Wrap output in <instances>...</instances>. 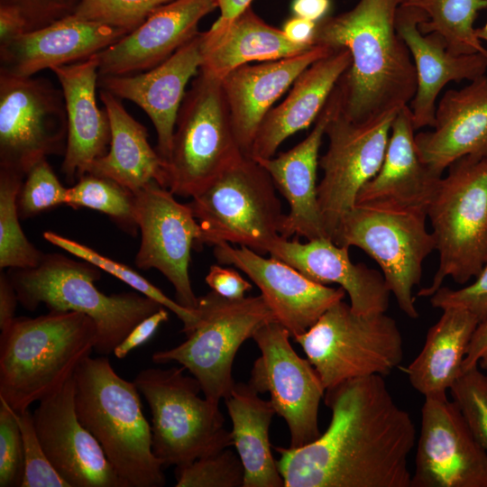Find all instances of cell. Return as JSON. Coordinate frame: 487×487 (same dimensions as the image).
Wrapping results in <instances>:
<instances>
[{
    "instance_id": "f907efd6",
    "label": "cell",
    "mask_w": 487,
    "mask_h": 487,
    "mask_svg": "<svg viewBox=\"0 0 487 487\" xmlns=\"http://www.w3.org/2000/svg\"><path fill=\"white\" fill-rule=\"evenodd\" d=\"M19 303L16 290L7 273H0V329H7L14 320L16 305Z\"/></svg>"
},
{
    "instance_id": "e575fe53",
    "label": "cell",
    "mask_w": 487,
    "mask_h": 487,
    "mask_svg": "<svg viewBox=\"0 0 487 487\" xmlns=\"http://www.w3.org/2000/svg\"><path fill=\"white\" fill-rule=\"evenodd\" d=\"M402 4L426 14L427 19L418 24L420 32L438 34L452 54L480 53L487 58V49L473 26L479 12L487 9V0H404Z\"/></svg>"
},
{
    "instance_id": "7bdbcfd3",
    "label": "cell",
    "mask_w": 487,
    "mask_h": 487,
    "mask_svg": "<svg viewBox=\"0 0 487 487\" xmlns=\"http://www.w3.org/2000/svg\"><path fill=\"white\" fill-rule=\"evenodd\" d=\"M23 443L24 470L21 487H70L47 457L36 433L32 413L14 412Z\"/></svg>"
},
{
    "instance_id": "ac0fdd59",
    "label": "cell",
    "mask_w": 487,
    "mask_h": 487,
    "mask_svg": "<svg viewBox=\"0 0 487 487\" xmlns=\"http://www.w3.org/2000/svg\"><path fill=\"white\" fill-rule=\"evenodd\" d=\"M221 264L234 265L259 288L275 320L291 337L306 332L334 304L343 300L345 290L315 282L283 261L266 258L252 249L229 243L214 245Z\"/></svg>"
},
{
    "instance_id": "e0dca14e",
    "label": "cell",
    "mask_w": 487,
    "mask_h": 487,
    "mask_svg": "<svg viewBox=\"0 0 487 487\" xmlns=\"http://www.w3.org/2000/svg\"><path fill=\"white\" fill-rule=\"evenodd\" d=\"M411 487H487V453L454 400L425 398Z\"/></svg>"
},
{
    "instance_id": "2e32d148",
    "label": "cell",
    "mask_w": 487,
    "mask_h": 487,
    "mask_svg": "<svg viewBox=\"0 0 487 487\" xmlns=\"http://www.w3.org/2000/svg\"><path fill=\"white\" fill-rule=\"evenodd\" d=\"M135 217L141 244L135 256L139 269H156L172 284L176 301L196 310L188 274L190 253L201 236L199 224L188 204L153 180L134 192Z\"/></svg>"
},
{
    "instance_id": "74e56055",
    "label": "cell",
    "mask_w": 487,
    "mask_h": 487,
    "mask_svg": "<svg viewBox=\"0 0 487 487\" xmlns=\"http://www.w3.org/2000/svg\"><path fill=\"white\" fill-rule=\"evenodd\" d=\"M43 237L51 244L58 246L72 255L96 266L101 271L116 277L133 288L135 291L157 301L168 310L174 313L182 321V332L185 333L186 335L190 334L195 328L198 321V316L196 310L194 311L186 308L176 300L170 299L161 289L131 267L114 261L85 244L64 237L54 232L47 231L43 234Z\"/></svg>"
},
{
    "instance_id": "d6a6232c",
    "label": "cell",
    "mask_w": 487,
    "mask_h": 487,
    "mask_svg": "<svg viewBox=\"0 0 487 487\" xmlns=\"http://www.w3.org/2000/svg\"><path fill=\"white\" fill-rule=\"evenodd\" d=\"M478 318L465 308L443 309L438 321L427 331L418 355L404 372L412 387L425 398H447L446 391L462 373Z\"/></svg>"
},
{
    "instance_id": "5bb4252c",
    "label": "cell",
    "mask_w": 487,
    "mask_h": 487,
    "mask_svg": "<svg viewBox=\"0 0 487 487\" xmlns=\"http://www.w3.org/2000/svg\"><path fill=\"white\" fill-rule=\"evenodd\" d=\"M395 115L357 123L346 118L339 106L326 125L328 146L318 162L323 177L317 185V201L333 242L343 217L355 206L360 189L381 166Z\"/></svg>"
},
{
    "instance_id": "8fae6325",
    "label": "cell",
    "mask_w": 487,
    "mask_h": 487,
    "mask_svg": "<svg viewBox=\"0 0 487 487\" xmlns=\"http://www.w3.org/2000/svg\"><path fill=\"white\" fill-rule=\"evenodd\" d=\"M198 321L180 345L155 352V363L175 362L195 377L204 397L219 404L236 383L232 368L238 349L244 341L274 314L263 297L226 299L215 291L198 298Z\"/></svg>"
},
{
    "instance_id": "484cf974",
    "label": "cell",
    "mask_w": 487,
    "mask_h": 487,
    "mask_svg": "<svg viewBox=\"0 0 487 487\" xmlns=\"http://www.w3.org/2000/svg\"><path fill=\"white\" fill-rule=\"evenodd\" d=\"M268 253L315 282L338 284L348 294L356 314L384 313L389 308L391 292L382 273L363 263L352 262L349 247L336 244L328 237L301 243L298 237L289 240L280 236Z\"/></svg>"
},
{
    "instance_id": "f6af8a7d",
    "label": "cell",
    "mask_w": 487,
    "mask_h": 487,
    "mask_svg": "<svg viewBox=\"0 0 487 487\" xmlns=\"http://www.w3.org/2000/svg\"><path fill=\"white\" fill-rule=\"evenodd\" d=\"M434 308H463L473 313L479 323L487 320V262L473 282L459 289L440 287L431 297Z\"/></svg>"
},
{
    "instance_id": "5b68a950",
    "label": "cell",
    "mask_w": 487,
    "mask_h": 487,
    "mask_svg": "<svg viewBox=\"0 0 487 487\" xmlns=\"http://www.w3.org/2000/svg\"><path fill=\"white\" fill-rule=\"evenodd\" d=\"M100 269L60 253H45L34 268L7 273L19 303L34 311L44 304L50 311H75L90 317L97 328L95 351L108 355L142 320L159 310L157 301L135 291L106 295L96 286Z\"/></svg>"
},
{
    "instance_id": "11a10c76",
    "label": "cell",
    "mask_w": 487,
    "mask_h": 487,
    "mask_svg": "<svg viewBox=\"0 0 487 487\" xmlns=\"http://www.w3.org/2000/svg\"><path fill=\"white\" fill-rule=\"evenodd\" d=\"M217 8L220 10L218 19L214 23L216 24H224L244 12L251 5L253 0H216Z\"/></svg>"
},
{
    "instance_id": "c3c4849f",
    "label": "cell",
    "mask_w": 487,
    "mask_h": 487,
    "mask_svg": "<svg viewBox=\"0 0 487 487\" xmlns=\"http://www.w3.org/2000/svg\"><path fill=\"white\" fill-rule=\"evenodd\" d=\"M169 319L168 309L161 308L155 313L137 324L126 337L114 349L113 354L118 359L124 358L132 350L143 345L156 332L159 326Z\"/></svg>"
},
{
    "instance_id": "9f6ffc18",
    "label": "cell",
    "mask_w": 487,
    "mask_h": 487,
    "mask_svg": "<svg viewBox=\"0 0 487 487\" xmlns=\"http://www.w3.org/2000/svg\"><path fill=\"white\" fill-rule=\"evenodd\" d=\"M475 32L481 41H487V22L482 27L476 28Z\"/></svg>"
},
{
    "instance_id": "4dcf8cb0",
    "label": "cell",
    "mask_w": 487,
    "mask_h": 487,
    "mask_svg": "<svg viewBox=\"0 0 487 487\" xmlns=\"http://www.w3.org/2000/svg\"><path fill=\"white\" fill-rule=\"evenodd\" d=\"M200 41L199 71L218 78L243 65L294 56L313 47L291 42L281 29L263 21L251 5L226 23H213L200 32Z\"/></svg>"
},
{
    "instance_id": "ab89813d",
    "label": "cell",
    "mask_w": 487,
    "mask_h": 487,
    "mask_svg": "<svg viewBox=\"0 0 487 487\" xmlns=\"http://www.w3.org/2000/svg\"><path fill=\"white\" fill-rule=\"evenodd\" d=\"M173 0H79L71 15L122 29L128 33L158 7Z\"/></svg>"
},
{
    "instance_id": "4316f807",
    "label": "cell",
    "mask_w": 487,
    "mask_h": 487,
    "mask_svg": "<svg viewBox=\"0 0 487 487\" xmlns=\"http://www.w3.org/2000/svg\"><path fill=\"white\" fill-rule=\"evenodd\" d=\"M62 91L68 123L61 172L69 184L88 173L93 163L109 148L108 115L96 103L98 60L96 55L51 69Z\"/></svg>"
},
{
    "instance_id": "f5cc1de1",
    "label": "cell",
    "mask_w": 487,
    "mask_h": 487,
    "mask_svg": "<svg viewBox=\"0 0 487 487\" xmlns=\"http://www.w3.org/2000/svg\"><path fill=\"white\" fill-rule=\"evenodd\" d=\"M26 32L25 22L18 11L9 6H0V45Z\"/></svg>"
},
{
    "instance_id": "d590c367",
    "label": "cell",
    "mask_w": 487,
    "mask_h": 487,
    "mask_svg": "<svg viewBox=\"0 0 487 487\" xmlns=\"http://www.w3.org/2000/svg\"><path fill=\"white\" fill-rule=\"evenodd\" d=\"M24 176L0 169V268L27 269L38 266L45 253L25 236L20 222L17 198Z\"/></svg>"
},
{
    "instance_id": "836d02e7",
    "label": "cell",
    "mask_w": 487,
    "mask_h": 487,
    "mask_svg": "<svg viewBox=\"0 0 487 487\" xmlns=\"http://www.w3.org/2000/svg\"><path fill=\"white\" fill-rule=\"evenodd\" d=\"M249 383L236 382L225 404L232 421V438L244 469L243 487H283L271 453L269 429L276 411Z\"/></svg>"
},
{
    "instance_id": "7402d4cb",
    "label": "cell",
    "mask_w": 487,
    "mask_h": 487,
    "mask_svg": "<svg viewBox=\"0 0 487 487\" xmlns=\"http://www.w3.org/2000/svg\"><path fill=\"white\" fill-rule=\"evenodd\" d=\"M340 103L339 90L335 86L314 127L303 141L277 157L257 161L268 171L276 188L289 206L280 232L282 238L302 236L311 240L328 237L317 201V170L326 125Z\"/></svg>"
},
{
    "instance_id": "83f0119b",
    "label": "cell",
    "mask_w": 487,
    "mask_h": 487,
    "mask_svg": "<svg viewBox=\"0 0 487 487\" xmlns=\"http://www.w3.org/2000/svg\"><path fill=\"white\" fill-rule=\"evenodd\" d=\"M415 142L421 161L438 175L462 157L487 155V76L446 91L432 130L417 133Z\"/></svg>"
},
{
    "instance_id": "ba28073f",
    "label": "cell",
    "mask_w": 487,
    "mask_h": 487,
    "mask_svg": "<svg viewBox=\"0 0 487 487\" xmlns=\"http://www.w3.org/2000/svg\"><path fill=\"white\" fill-rule=\"evenodd\" d=\"M245 156L236 140L221 78L199 71L176 120L165 188L193 198Z\"/></svg>"
},
{
    "instance_id": "603a6c76",
    "label": "cell",
    "mask_w": 487,
    "mask_h": 487,
    "mask_svg": "<svg viewBox=\"0 0 487 487\" xmlns=\"http://www.w3.org/2000/svg\"><path fill=\"white\" fill-rule=\"evenodd\" d=\"M427 19L419 8L401 4L395 15V29L405 41L417 72V90L409 108L415 130L433 127L436 101L451 81H472L485 75L487 58L480 53L455 55L436 33L423 34L418 24Z\"/></svg>"
},
{
    "instance_id": "7c38bea8",
    "label": "cell",
    "mask_w": 487,
    "mask_h": 487,
    "mask_svg": "<svg viewBox=\"0 0 487 487\" xmlns=\"http://www.w3.org/2000/svg\"><path fill=\"white\" fill-rule=\"evenodd\" d=\"M427 218L422 210L359 204L345 215L334 239L360 248L377 262L400 310L413 319L419 316L413 289L420 282L424 261L436 250Z\"/></svg>"
},
{
    "instance_id": "8992f818",
    "label": "cell",
    "mask_w": 487,
    "mask_h": 487,
    "mask_svg": "<svg viewBox=\"0 0 487 487\" xmlns=\"http://www.w3.org/2000/svg\"><path fill=\"white\" fill-rule=\"evenodd\" d=\"M447 169L427 209L438 268L419 297H431L447 277L468 282L487 262V155L462 157Z\"/></svg>"
},
{
    "instance_id": "8d00e7d4",
    "label": "cell",
    "mask_w": 487,
    "mask_h": 487,
    "mask_svg": "<svg viewBox=\"0 0 487 487\" xmlns=\"http://www.w3.org/2000/svg\"><path fill=\"white\" fill-rule=\"evenodd\" d=\"M66 205L75 209L87 207L102 212L124 232L133 236L137 234L134 192L111 179L85 174L68 188Z\"/></svg>"
},
{
    "instance_id": "f35d334b",
    "label": "cell",
    "mask_w": 487,
    "mask_h": 487,
    "mask_svg": "<svg viewBox=\"0 0 487 487\" xmlns=\"http://www.w3.org/2000/svg\"><path fill=\"white\" fill-rule=\"evenodd\" d=\"M176 487H243L244 469L229 447L176 467Z\"/></svg>"
},
{
    "instance_id": "816d5d0a",
    "label": "cell",
    "mask_w": 487,
    "mask_h": 487,
    "mask_svg": "<svg viewBox=\"0 0 487 487\" xmlns=\"http://www.w3.org/2000/svg\"><path fill=\"white\" fill-rule=\"evenodd\" d=\"M317 23L293 15L281 29L289 41L303 46H314L313 38Z\"/></svg>"
},
{
    "instance_id": "b9f144b4",
    "label": "cell",
    "mask_w": 487,
    "mask_h": 487,
    "mask_svg": "<svg viewBox=\"0 0 487 487\" xmlns=\"http://www.w3.org/2000/svg\"><path fill=\"white\" fill-rule=\"evenodd\" d=\"M449 391L475 440L487 453V375L476 365L463 372Z\"/></svg>"
},
{
    "instance_id": "3957f363",
    "label": "cell",
    "mask_w": 487,
    "mask_h": 487,
    "mask_svg": "<svg viewBox=\"0 0 487 487\" xmlns=\"http://www.w3.org/2000/svg\"><path fill=\"white\" fill-rule=\"evenodd\" d=\"M96 343L94 320L79 312L15 317L0 335V400L29 409L70 380Z\"/></svg>"
},
{
    "instance_id": "9a60e30c",
    "label": "cell",
    "mask_w": 487,
    "mask_h": 487,
    "mask_svg": "<svg viewBox=\"0 0 487 487\" xmlns=\"http://www.w3.org/2000/svg\"><path fill=\"white\" fill-rule=\"evenodd\" d=\"M289 332L277 320L253 334L261 355L253 363L249 384L269 392L276 414L287 423L290 447H300L321 435L318 409L326 389L314 366L300 357L289 342Z\"/></svg>"
},
{
    "instance_id": "d6986e66",
    "label": "cell",
    "mask_w": 487,
    "mask_h": 487,
    "mask_svg": "<svg viewBox=\"0 0 487 487\" xmlns=\"http://www.w3.org/2000/svg\"><path fill=\"white\" fill-rule=\"evenodd\" d=\"M74 396L72 377L40 400L32 413L47 457L70 487H124L100 444L79 421Z\"/></svg>"
},
{
    "instance_id": "d4e9b609",
    "label": "cell",
    "mask_w": 487,
    "mask_h": 487,
    "mask_svg": "<svg viewBox=\"0 0 487 487\" xmlns=\"http://www.w3.org/2000/svg\"><path fill=\"white\" fill-rule=\"evenodd\" d=\"M128 32L73 15L25 32L0 45V73L33 77L52 68L88 59Z\"/></svg>"
},
{
    "instance_id": "1f68e13d",
    "label": "cell",
    "mask_w": 487,
    "mask_h": 487,
    "mask_svg": "<svg viewBox=\"0 0 487 487\" xmlns=\"http://www.w3.org/2000/svg\"><path fill=\"white\" fill-rule=\"evenodd\" d=\"M99 97L109 118L111 139L107 152L88 173L111 179L133 192L153 180L165 188L166 164L151 146L146 127L109 91L100 88Z\"/></svg>"
},
{
    "instance_id": "cb8c5ba5",
    "label": "cell",
    "mask_w": 487,
    "mask_h": 487,
    "mask_svg": "<svg viewBox=\"0 0 487 487\" xmlns=\"http://www.w3.org/2000/svg\"><path fill=\"white\" fill-rule=\"evenodd\" d=\"M332 51L314 45L294 56L243 65L221 78L233 129L245 156H250L260 125L275 102L303 70Z\"/></svg>"
},
{
    "instance_id": "30bf717a",
    "label": "cell",
    "mask_w": 487,
    "mask_h": 487,
    "mask_svg": "<svg viewBox=\"0 0 487 487\" xmlns=\"http://www.w3.org/2000/svg\"><path fill=\"white\" fill-rule=\"evenodd\" d=\"M318 373L325 389L345 381L389 375L402 362L403 339L397 322L384 313L361 315L340 300L306 332L293 337Z\"/></svg>"
},
{
    "instance_id": "7a4b0ae2",
    "label": "cell",
    "mask_w": 487,
    "mask_h": 487,
    "mask_svg": "<svg viewBox=\"0 0 487 487\" xmlns=\"http://www.w3.org/2000/svg\"><path fill=\"white\" fill-rule=\"evenodd\" d=\"M403 1L358 0L352 9L317 23L314 45L345 48L351 54L336 87L341 113L353 122L395 115L415 96V65L395 29Z\"/></svg>"
},
{
    "instance_id": "6da1fadb",
    "label": "cell",
    "mask_w": 487,
    "mask_h": 487,
    "mask_svg": "<svg viewBox=\"0 0 487 487\" xmlns=\"http://www.w3.org/2000/svg\"><path fill=\"white\" fill-rule=\"evenodd\" d=\"M324 400L331 419L319 437L274 447L284 487H411L415 425L383 376L345 381L326 389Z\"/></svg>"
},
{
    "instance_id": "9c48e42d",
    "label": "cell",
    "mask_w": 487,
    "mask_h": 487,
    "mask_svg": "<svg viewBox=\"0 0 487 487\" xmlns=\"http://www.w3.org/2000/svg\"><path fill=\"white\" fill-rule=\"evenodd\" d=\"M204 244H237L267 254L280 237L285 215L275 184L263 166L244 156L188 203Z\"/></svg>"
},
{
    "instance_id": "60d3db41",
    "label": "cell",
    "mask_w": 487,
    "mask_h": 487,
    "mask_svg": "<svg viewBox=\"0 0 487 487\" xmlns=\"http://www.w3.org/2000/svg\"><path fill=\"white\" fill-rule=\"evenodd\" d=\"M17 198L20 218L25 219L60 205H66L68 188L63 187L47 159L36 163L25 175Z\"/></svg>"
},
{
    "instance_id": "7dc6e473",
    "label": "cell",
    "mask_w": 487,
    "mask_h": 487,
    "mask_svg": "<svg viewBox=\"0 0 487 487\" xmlns=\"http://www.w3.org/2000/svg\"><path fill=\"white\" fill-rule=\"evenodd\" d=\"M205 280L213 291L231 299L244 298L245 292L252 289V284L235 270L216 264L211 265Z\"/></svg>"
},
{
    "instance_id": "ee69618b",
    "label": "cell",
    "mask_w": 487,
    "mask_h": 487,
    "mask_svg": "<svg viewBox=\"0 0 487 487\" xmlns=\"http://www.w3.org/2000/svg\"><path fill=\"white\" fill-rule=\"evenodd\" d=\"M23 443L14 411L0 400V486L21 487Z\"/></svg>"
},
{
    "instance_id": "f546056e",
    "label": "cell",
    "mask_w": 487,
    "mask_h": 487,
    "mask_svg": "<svg viewBox=\"0 0 487 487\" xmlns=\"http://www.w3.org/2000/svg\"><path fill=\"white\" fill-rule=\"evenodd\" d=\"M350 64L349 51L341 48L303 70L287 96L263 118L249 157L256 161L273 157L287 138L315 123Z\"/></svg>"
},
{
    "instance_id": "f1b7e54d",
    "label": "cell",
    "mask_w": 487,
    "mask_h": 487,
    "mask_svg": "<svg viewBox=\"0 0 487 487\" xmlns=\"http://www.w3.org/2000/svg\"><path fill=\"white\" fill-rule=\"evenodd\" d=\"M409 106L400 109L391 128L383 161L360 189L355 205L382 204L427 212L442 175L420 159Z\"/></svg>"
},
{
    "instance_id": "52a82bcc",
    "label": "cell",
    "mask_w": 487,
    "mask_h": 487,
    "mask_svg": "<svg viewBox=\"0 0 487 487\" xmlns=\"http://www.w3.org/2000/svg\"><path fill=\"white\" fill-rule=\"evenodd\" d=\"M185 370L148 368L133 380L150 407L152 452L163 466H184L234 445L219 404L201 398L198 381Z\"/></svg>"
},
{
    "instance_id": "bcb514c9",
    "label": "cell",
    "mask_w": 487,
    "mask_h": 487,
    "mask_svg": "<svg viewBox=\"0 0 487 487\" xmlns=\"http://www.w3.org/2000/svg\"><path fill=\"white\" fill-rule=\"evenodd\" d=\"M79 0H0V6H9L23 16L26 30L35 31L73 14Z\"/></svg>"
},
{
    "instance_id": "db71d44e",
    "label": "cell",
    "mask_w": 487,
    "mask_h": 487,
    "mask_svg": "<svg viewBox=\"0 0 487 487\" xmlns=\"http://www.w3.org/2000/svg\"><path fill=\"white\" fill-rule=\"evenodd\" d=\"M330 7V0H293L291 10L295 16L317 23L327 16Z\"/></svg>"
},
{
    "instance_id": "4fadbf2b",
    "label": "cell",
    "mask_w": 487,
    "mask_h": 487,
    "mask_svg": "<svg viewBox=\"0 0 487 487\" xmlns=\"http://www.w3.org/2000/svg\"><path fill=\"white\" fill-rule=\"evenodd\" d=\"M67 134L61 89L43 78L0 73V169L25 177L41 160L64 155Z\"/></svg>"
},
{
    "instance_id": "44dd1931",
    "label": "cell",
    "mask_w": 487,
    "mask_h": 487,
    "mask_svg": "<svg viewBox=\"0 0 487 487\" xmlns=\"http://www.w3.org/2000/svg\"><path fill=\"white\" fill-rule=\"evenodd\" d=\"M200 32L158 66L137 74L103 76L98 87L129 100L150 117L157 133V152L170 157L179 110L186 86L200 69Z\"/></svg>"
},
{
    "instance_id": "ffe728a7",
    "label": "cell",
    "mask_w": 487,
    "mask_h": 487,
    "mask_svg": "<svg viewBox=\"0 0 487 487\" xmlns=\"http://www.w3.org/2000/svg\"><path fill=\"white\" fill-rule=\"evenodd\" d=\"M217 8L216 0H173L155 9L131 32L96 54L103 76L149 70L196 37L199 22Z\"/></svg>"
},
{
    "instance_id": "681fc988",
    "label": "cell",
    "mask_w": 487,
    "mask_h": 487,
    "mask_svg": "<svg viewBox=\"0 0 487 487\" xmlns=\"http://www.w3.org/2000/svg\"><path fill=\"white\" fill-rule=\"evenodd\" d=\"M487 370V320L478 324L462 365V372L474 366Z\"/></svg>"
},
{
    "instance_id": "277c9868",
    "label": "cell",
    "mask_w": 487,
    "mask_h": 487,
    "mask_svg": "<svg viewBox=\"0 0 487 487\" xmlns=\"http://www.w3.org/2000/svg\"><path fill=\"white\" fill-rule=\"evenodd\" d=\"M73 381L77 416L124 486H164L163 464L152 452V427L135 383L119 376L106 355L84 359Z\"/></svg>"
}]
</instances>
